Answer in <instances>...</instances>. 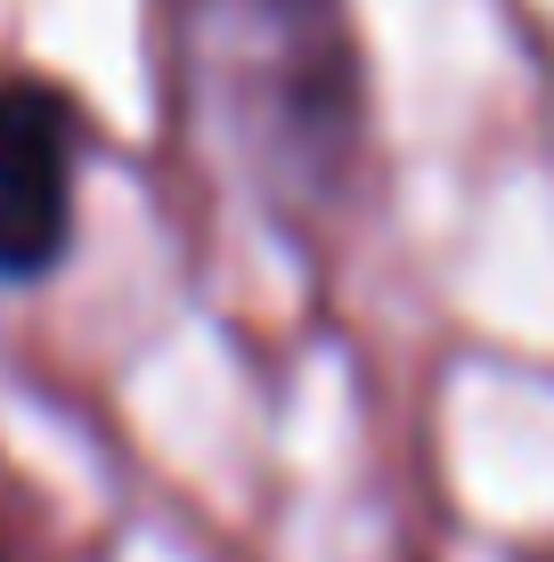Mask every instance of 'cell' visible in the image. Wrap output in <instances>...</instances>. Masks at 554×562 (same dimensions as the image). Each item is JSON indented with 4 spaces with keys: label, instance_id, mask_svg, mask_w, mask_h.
Returning <instances> with one entry per match:
<instances>
[{
    "label": "cell",
    "instance_id": "obj_2",
    "mask_svg": "<svg viewBox=\"0 0 554 562\" xmlns=\"http://www.w3.org/2000/svg\"><path fill=\"white\" fill-rule=\"evenodd\" d=\"M82 106L49 74H0V285L25 294L74 254Z\"/></svg>",
    "mask_w": 554,
    "mask_h": 562
},
{
    "label": "cell",
    "instance_id": "obj_1",
    "mask_svg": "<svg viewBox=\"0 0 554 562\" xmlns=\"http://www.w3.org/2000/svg\"><path fill=\"white\" fill-rule=\"evenodd\" d=\"M196 123L221 164L278 212L318 228L368 164V49L351 0H180Z\"/></svg>",
    "mask_w": 554,
    "mask_h": 562
}]
</instances>
